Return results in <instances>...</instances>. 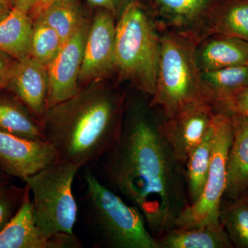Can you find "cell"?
Here are the masks:
<instances>
[{"label": "cell", "instance_id": "2e32d148", "mask_svg": "<svg viewBox=\"0 0 248 248\" xmlns=\"http://www.w3.org/2000/svg\"><path fill=\"white\" fill-rule=\"evenodd\" d=\"M196 59L202 72L247 66L248 42L231 36L213 34L197 45Z\"/></svg>", "mask_w": 248, "mask_h": 248}, {"label": "cell", "instance_id": "d6a6232c", "mask_svg": "<svg viewBox=\"0 0 248 248\" xmlns=\"http://www.w3.org/2000/svg\"><path fill=\"white\" fill-rule=\"evenodd\" d=\"M11 179L12 177L0 167V185L11 182Z\"/></svg>", "mask_w": 248, "mask_h": 248}, {"label": "cell", "instance_id": "f1b7e54d", "mask_svg": "<svg viewBox=\"0 0 248 248\" xmlns=\"http://www.w3.org/2000/svg\"><path fill=\"white\" fill-rule=\"evenodd\" d=\"M239 114L248 117V86L238 93L233 99L228 115Z\"/></svg>", "mask_w": 248, "mask_h": 248}, {"label": "cell", "instance_id": "603a6c76", "mask_svg": "<svg viewBox=\"0 0 248 248\" xmlns=\"http://www.w3.org/2000/svg\"><path fill=\"white\" fill-rule=\"evenodd\" d=\"M83 1L58 0L39 17L53 28L65 43L91 17Z\"/></svg>", "mask_w": 248, "mask_h": 248}, {"label": "cell", "instance_id": "30bf717a", "mask_svg": "<svg viewBox=\"0 0 248 248\" xmlns=\"http://www.w3.org/2000/svg\"><path fill=\"white\" fill-rule=\"evenodd\" d=\"M91 18L63 44L60 53L48 68L47 108L69 99L79 92V75Z\"/></svg>", "mask_w": 248, "mask_h": 248}, {"label": "cell", "instance_id": "9c48e42d", "mask_svg": "<svg viewBox=\"0 0 248 248\" xmlns=\"http://www.w3.org/2000/svg\"><path fill=\"white\" fill-rule=\"evenodd\" d=\"M160 29L176 31L197 43L209 35L214 12L221 0H144Z\"/></svg>", "mask_w": 248, "mask_h": 248}, {"label": "cell", "instance_id": "6da1fadb", "mask_svg": "<svg viewBox=\"0 0 248 248\" xmlns=\"http://www.w3.org/2000/svg\"><path fill=\"white\" fill-rule=\"evenodd\" d=\"M162 121L150 97L128 93L120 134L94 166L99 179L141 213L156 239L175 228L189 205L185 168L165 136Z\"/></svg>", "mask_w": 248, "mask_h": 248}, {"label": "cell", "instance_id": "5bb4252c", "mask_svg": "<svg viewBox=\"0 0 248 248\" xmlns=\"http://www.w3.org/2000/svg\"><path fill=\"white\" fill-rule=\"evenodd\" d=\"M6 89L14 93L41 123L47 110L46 66L31 56L18 61Z\"/></svg>", "mask_w": 248, "mask_h": 248}, {"label": "cell", "instance_id": "d4e9b609", "mask_svg": "<svg viewBox=\"0 0 248 248\" xmlns=\"http://www.w3.org/2000/svg\"><path fill=\"white\" fill-rule=\"evenodd\" d=\"M64 42L53 28L40 17L32 22L30 55L48 67L60 53Z\"/></svg>", "mask_w": 248, "mask_h": 248}, {"label": "cell", "instance_id": "8fae6325", "mask_svg": "<svg viewBox=\"0 0 248 248\" xmlns=\"http://www.w3.org/2000/svg\"><path fill=\"white\" fill-rule=\"evenodd\" d=\"M216 112L204 99L186 104L170 118L163 117L165 136L181 164L203 140Z\"/></svg>", "mask_w": 248, "mask_h": 248}, {"label": "cell", "instance_id": "836d02e7", "mask_svg": "<svg viewBox=\"0 0 248 248\" xmlns=\"http://www.w3.org/2000/svg\"><path fill=\"white\" fill-rule=\"evenodd\" d=\"M241 200L244 201L245 203H247L248 205V187L247 190H246V192H245L244 196H243V197L241 199Z\"/></svg>", "mask_w": 248, "mask_h": 248}, {"label": "cell", "instance_id": "83f0119b", "mask_svg": "<svg viewBox=\"0 0 248 248\" xmlns=\"http://www.w3.org/2000/svg\"><path fill=\"white\" fill-rule=\"evenodd\" d=\"M17 60L0 51V91L7 89Z\"/></svg>", "mask_w": 248, "mask_h": 248}, {"label": "cell", "instance_id": "7c38bea8", "mask_svg": "<svg viewBox=\"0 0 248 248\" xmlns=\"http://www.w3.org/2000/svg\"><path fill=\"white\" fill-rule=\"evenodd\" d=\"M16 216L0 232V248H81L76 234H60L48 238L36 225L29 187Z\"/></svg>", "mask_w": 248, "mask_h": 248}, {"label": "cell", "instance_id": "7a4b0ae2", "mask_svg": "<svg viewBox=\"0 0 248 248\" xmlns=\"http://www.w3.org/2000/svg\"><path fill=\"white\" fill-rule=\"evenodd\" d=\"M128 95L120 83L109 79L85 86L48 108L41 125L58 159L94 167L120 134Z\"/></svg>", "mask_w": 248, "mask_h": 248}, {"label": "cell", "instance_id": "52a82bcc", "mask_svg": "<svg viewBox=\"0 0 248 248\" xmlns=\"http://www.w3.org/2000/svg\"><path fill=\"white\" fill-rule=\"evenodd\" d=\"M213 126V155L203 192L197 202L182 212L175 228H192L219 221L220 207L226 187L228 153L233 138L231 115L215 114Z\"/></svg>", "mask_w": 248, "mask_h": 248}, {"label": "cell", "instance_id": "277c9868", "mask_svg": "<svg viewBox=\"0 0 248 248\" xmlns=\"http://www.w3.org/2000/svg\"><path fill=\"white\" fill-rule=\"evenodd\" d=\"M161 29L144 0H135L117 21L115 80L148 97L154 94Z\"/></svg>", "mask_w": 248, "mask_h": 248}, {"label": "cell", "instance_id": "1f68e13d", "mask_svg": "<svg viewBox=\"0 0 248 248\" xmlns=\"http://www.w3.org/2000/svg\"><path fill=\"white\" fill-rule=\"evenodd\" d=\"M14 8H17L29 13L34 0H12Z\"/></svg>", "mask_w": 248, "mask_h": 248}, {"label": "cell", "instance_id": "ac0fdd59", "mask_svg": "<svg viewBox=\"0 0 248 248\" xmlns=\"http://www.w3.org/2000/svg\"><path fill=\"white\" fill-rule=\"evenodd\" d=\"M0 132L32 141H45L40 122L8 89L0 91Z\"/></svg>", "mask_w": 248, "mask_h": 248}, {"label": "cell", "instance_id": "4316f807", "mask_svg": "<svg viewBox=\"0 0 248 248\" xmlns=\"http://www.w3.org/2000/svg\"><path fill=\"white\" fill-rule=\"evenodd\" d=\"M89 6L94 9L100 8L109 11L116 19L120 18L127 6L135 0H84Z\"/></svg>", "mask_w": 248, "mask_h": 248}, {"label": "cell", "instance_id": "e0dca14e", "mask_svg": "<svg viewBox=\"0 0 248 248\" xmlns=\"http://www.w3.org/2000/svg\"><path fill=\"white\" fill-rule=\"evenodd\" d=\"M205 99L216 113L228 114L233 99L248 86V65L202 72Z\"/></svg>", "mask_w": 248, "mask_h": 248}, {"label": "cell", "instance_id": "4dcf8cb0", "mask_svg": "<svg viewBox=\"0 0 248 248\" xmlns=\"http://www.w3.org/2000/svg\"><path fill=\"white\" fill-rule=\"evenodd\" d=\"M14 8L12 0H0V19L7 16Z\"/></svg>", "mask_w": 248, "mask_h": 248}, {"label": "cell", "instance_id": "5b68a950", "mask_svg": "<svg viewBox=\"0 0 248 248\" xmlns=\"http://www.w3.org/2000/svg\"><path fill=\"white\" fill-rule=\"evenodd\" d=\"M197 45L188 36L161 29L156 87L150 103L164 118L188 103L205 100L202 72L196 59Z\"/></svg>", "mask_w": 248, "mask_h": 248}, {"label": "cell", "instance_id": "4fadbf2b", "mask_svg": "<svg viewBox=\"0 0 248 248\" xmlns=\"http://www.w3.org/2000/svg\"><path fill=\"white\" fill-rule=\"evenodd\" d=\"M58 160L50 143L0 132V167L12 178L24 179Z\"/></svg>", "mask_w": 248, "mask_h": 248}, {"label": "cell", "instance_id": "ffe728a7", "mask_svg": "<svg viewBox=\"0 0 248 248\" xmlns=\"http://www.w3.org/2000/svg\"><path fill=\"white\" fill-rule=\"evenodd\" d=\"M32 20L26 11L14 8L0 19V51L17 61L31 56Z\"/></svg>", "mask_w": 248, "mask_h": 248}, {"label": "cell", "instance_id": "f546056e", "mask_svg": "<svg viewBox=\"0 0 248 248\" xmlns=\"http://www.w3.org/2000/svg\"><path fill=\"white\" fill-rule=\"evenodd\" d=\"M58 0H34L32 6L29 9V16H30L32 22L48 9L50 5Z\"/></svg>", "mask_w": 248, "mask_h": 248}, {"label": "cell", "instance_id": "ba28073f", "mask_svg": "<svg viewBox=\"0 0 248 248\" xmlns=\"http://www.w3.org/2000/svg\"><path fill=\"white\" fill-rule=\"evenodd\" d=\"M117 21L107 10L94 9L80 68V87L115 77Z\"/></svg>", "mask_w": 248, "mask_h": 248}, {"label": "cell", "instance_id": "484cf974", "mask_svg": "<svg viewBox=\"0 0 248 248\" xmlns=\"http://www.w3.org/2000/svg\"><path fill=\"white\" fill-rule=\"evenodd\" d=\"M26 187H19L11 182L0 185V232L19 211L24 201Z\"/></svg>", "mask_w": 248, "mask_h": 248}, {"label": "cell", "instance_id": "d6986e66", "mask_svg": "<svg viewBox=\"0 0 248 248\" xmlns=\"http://www.w3.org/2000/svg\"><path fill=\"white\" fill-rule=\"evenodd\" d=\"M158 248H231L220 221L192 228H174L156 238Z\"/></svg>", "mask_w": 248, "mask_h": 248}, {"label": "cell", "instance_id": "44dd1931", "mask_svg": "<svg viewBox=\"0 0 248 248\" xmlns=\"http://www.w3.org/2000/svg\"><path fill=\"white\" fill-rule=\"evenodd\" d=\"M213 143V120L203 140L191 152L184 166L189 205L197 202L203 192L211 164Z\"/></svg>", "mask_w": 248, "mask_h": 248}, {"label": "cell", "instance_id": "9a60e30c", "mask_svg": "<svg viewBox=\"0 0 248 248\" xmlns=\"http://www.w3.org/2000/svg\"><path fill=\"white\" fill-rule=\"evenodd\" d=\"M233 138L228 162L223 199L241 200L248 187V117L232 114Z\"/></svg>", "mask_w": 248, "mask_h": 248}, {"label": "cell", "instance_id": "3957f363", "mask_svg": "<svg viewBox=\"0 0 248 248\" xmlns=\"http://www.w3.org/2000/svg\"><path fill=\"white\" fill-rule=\"evenodd\" d=\"M83 169V216L98 247L158 248L138 209L106 186L92 168Z\"/></svg>", "mask_w": 248, "mask_h": 248}, {"label": "cell", "instance_id": "cb8c5ba5", "mask_svg": "<svg viewBox=\"0 0 248 248\" xmlns=\"http://www.w3.org/2000/svg\"><path fill=\"white\" fill-rule=\"evenodd\" d=\"M218 220L233 247L248 248V205L242 200L223 199Z\"/></svg>", "mask_w": 248, "mask_h": 248}, {"label": "cell", "instance_id": "7402d4cb", "mask_svg": "<svg viewBox=\"0 0 248 248\" xmlns=\"http://www.w3.org/2000/svg\"><path fill=\"white\" fill-rule=\"evenodd\" d=\"M213 34L248 42V0H221L210 23L209 35Z\"/></svg>", "mask_w": 248, "mask_h": 248}, {"label": "cell", "instance_id": "8992f818", "mask_svg": "<svg viewBox=\"0 0 248 248\" xmlns=\"http://www.w3.org/2000/svg\"><path fill=\"white\" fill-rule=\"evenodd\" d=\"M79 165L57 160L24 179L32 194L36 225L46 237L74 234L78 205L73 186Z\"/></svg>", "mask_w": 248, "mask_h": 248}]
</instances>
